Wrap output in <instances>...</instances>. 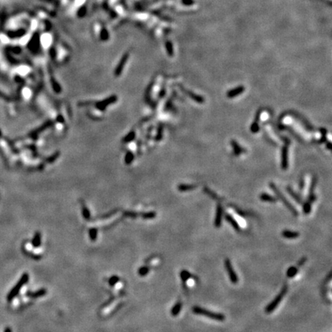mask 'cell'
I'll return each instance as SVG.
<instances>
[{"label": "cell", "mask_w": 332, "mask_h": 332, "mask_svg": "<svg viewBox=\"0 0 332 332\" xmlns=\"http://www.w3.org/2000/svg\"><path fill=\"white\" fill-rule=\"evenodd\" d=\"M306 261H307V258H303L301 259L300 261L298 262V266L302 265H303V264H304V262Z\"/></svg>", "instance_id": "25"}, {"label": "cell", "mask_w": 332, "mask_h": 332, "mask_svg": "<svg viewBox=\"0 0 332 332\" xmlns=\"http://www.w3.org/2000/svg\"><path fill=\"white\" fill-rule=\"evenodd\" d=\"M97 233H98V231L96 228H92L89 231V236H90V238L92 241H95L97 238Z\"/></svg>", "instance_id": "19"}, {"label": "cell", "mask_w": 332, "mask_h": 332, "mask_svg": "<svg viewBox=\"0 0 332 332\" xmlns=\"http://www.w3.org/2000/svg\"><path fill=\"white\" fill-rule=\"evenodd\" d=\"M5 332H11L10 329H9V328H7L6 330H5Z\"/></svg>", "instance_id": "26"}, {"label": "cell", "mask_w": 332, "mask_h": 332, "mask_svg": "<svg viewBox=\"0 0 332 332\" xmlns=\"http://www.w3.org/2000/svg\"><path fill=\"white\" fill-rule=\"evenodd\" d=\"M195 185H180L179 187V190L182 191V192H185V191H189L190 189H195Z\"/></svg>", "instance_id": "21"}, {"label": "cell", "mask_w": 332, "mask_h": 332, "mask_svg": "<svg viewBox=\"0 0 332 332\" xmlns=\"http://www.w3.org/2000/svg\"><path fill=\"white\" fill-rule=\"evenodd\" d=\"M28 275L27 274H24L23 275H22V278H21L20 281H19V282H18V284H16V286L12 289V291L10 292V294H9V295H8V300L9 301L12 300L13 297H15V296L17 295L18 291H20L21 288H22L24 284H25V283L28 281Z\"/></svg>", "instance_id": "5"}, {"label": "cell", "mask_w": 332, "mask_h": 332, "mask_svg": "<svg viewBox=\"0 0 332 332\" xmlns=\"http://www.w3.org/2000/svg\"><path fill=\"white\" fill-rule=\"evenodd\" d=\"M244 91H245V88H244L243 86L237 87V88H235V89H232V90L229 91V92L227 93V96L231 99V98H233V97H235L237 96V95L242 94Z\"/></svg>", "instance_id": "10"}, {"label": "cell", "mask_w": 332, "mask_h": 332, "mask_svg": "<svg viewBox=\"0 0 332 332\" xmlns=\"http://www.w3.org/2000/svg\"><path fill=\"white\" fill-rule=\"evenodd\" d=\"M32 245L34 246L35 248H37L38 247V246L40 245V244H41V235L39 232H37L36 234H35V237L33 238V239H32Z\"/></svg>", "instance_id": "14"}, {"label": "cell", "mask_w": 332, "mask_h": 332, "mask_svg": "<svg viewBox=\"0 0 332 332\" xmlns=\"http://www.w3.org/2000/svg\"><path fill=\"white\" fill-rule=\"evenodd\" d=\"M222 216H223V210H222V206L220 204H219L217 206V211H216V215L215 218V226L216 228H220L222 223Z\"/></svg>", "instance_id": "6"}, {"label": "cell", "mask_w": 332, "mask_h": 332, "mask_svg": "<svg viewBox=\"0 0 332 332\" xmlns=\"http://www.w3.org/2000/svg\"><path fill=\"white\" fill-rule=\"evenodd\" d=\"M287 190H288V193L290 194L291 195L292 198H293V199H294V200H295L296 202H297V203L302 204V200H301V197H299L298 195H297V194H296L295 192H294V191L292 190L291 188H288Z\"/></svg>", "instance_id": "16"}, {"label": "cell", "mask_w": 332, "mask_h": 332, "mask_svg": "<svg viewBox=\"0 0 332 332\" xmlns=\"http://www.w3.org/2000/svg\"><path fill=\"white\" fill-rule=\"evenodd\" d=\"M149 268L148 267H146V266H145V267H142L139 270V275L141 276H145L146 274L149 273Z\"/></svg>", "instance_id": "20"}, {"label": "cell", "mask_w": 332, "mask_h": 332, "mask_svg": "<svg viewBox=\"0 0 332 332\" xmlns=\"http://www.w3.org/2000/svg\"><path fill=\"white\" fill-rule=\"evenodd\" d=\"M82 212H83V216L85 219H90V213H89V210H88L85 207L83 208V211H82Z\"/></svg>", "instance_id": "23"}, {"label": "cell", "mask_w": 332, "mask_h": 332, "mask_svg": "<svg viewBox=\"0 0 332 332\" xmlns=\"http://www.w3.org/2000/svg\"><path fill=\"white\" fill-rule=\"evenodd\" d=\"M119 281V278L118 276H113V277H112L110 279H109V284H110V285H114V284H116L117 282Z\"/></svg>", "instance_id": "22"}, {"label": "cell", "mask_w": 332, "mask_h": 332, "mask_svg": "<svg viewBox=\"0 0 332 332\" xmlns=\"http://www.w3.org/2000/svg\"><path fill=\"white\" fill-rule=\"evenodd\" d=\"M155 217V212H150V213L145 214L143 215L144 219H153Z\"/></svg>", "instance_id": "24"}, {"label": "cell", "mask_w": 332, "mask_h": 332, "mask_svg": "<svg viewBox=\"0 0 332 332\" xmlns=\"http://www.w3.org/2000/svg\"><path fill=\"white\" fill-rule=\"evenodd\" d=\"M192 311L196 314L205 316V317L212 318L213 320H219V321H223L225 319V316L222 313H217V312L209 311L207 309L203 308V307H199V306H194L193 308H192Z\"/></svg>", "instance_id": "1"}, {"label": "cell", "mask_w": 332, "mask_h": 332, "mask_svg": "<svg viewBox=\"0 0 332 332\" xmlns=\"http://www.w3.org/2000/svg\"><path fill=\"white\" fill-rule=\"evenodd\" d=\"M288 167V148L284 146L281 152V168L286 169Z\"/></svg>", "instance_id": "9"}, {"label": "cell", "mask_w": 332, "mask_h": 332, "mask_svg": "<svg viewBox=\"0 0 332 332\" xmlns=\"http://www.w3.org/2000/svg\"><path fill=\"white\" fill-rule=\"evenodd\" d=\"M260 199L263 202H275L277 201V199H275L274 197L271 196V195H268L267 193H262L260 196Z\"/></svg>", "instance_id": "12"}, {"label": "cell", "mask_w": 332, "mask_h": 332, "mask_svg": "<svg viewBox=\"0 0 332 332\" xmlns=\"http://www.w3.org/2000/svg\"><path fill=\"white\" fill-rule=\"evenodd\" d=\"M225 218L226 221H227V222L230 224L234 228L235 230L238 231V232H240L241 231L240 226H239L238 223L236 222V220L234 219V217L232 215H230V214H226L225 215Z\"/></svg>", "instance_id": "7"}, {"label": "cell", "mask_w": 332, "mask_h": 332, "mask_svg": "<svg viewBox=\"0 0 332 332\" xmlns=\"http://www.w3.org/2000/svg\"><path fill=\"white\" fill-rule=\"evenodd\" d=\"M288 291V286L284 285V287L282 288L281 292L274 297V299L271 302L270 304L266 307L265 308V312L266 313H271L272 311H274L276 309V307L278 306V304H280V302L281 301L282 298L284 297V296L285 295V294Z\"/></svg>", "instance_id": "2"}, {"label": "cell", "mask_w": 332, "mask_h": 332, "mask_svg": "<svg viewBox=\"0 0 332 332\" xmlns=\"http://www.w3.org/2000/svg\"><path fill=\"white\" fill-rule=\"evenodd\" d=\"M180 276L182 281L184 282V284H185V282H187V281L189 279H190L192 278V274L186 270H182V272L180 273Z\"/></svg>", "instance_id": "13"}, {"label": "cell", "mask_w": 332, "mask_h": 332, "mask_svg": "<svg viewBox=\"0 0 332 332\" xmlns=\"http://www.w3.org/2000/svg\"><path fill=\"white\" fill-rule=\"evenodd\" d=\"M282 236L285 238L288 239H293V238H297L300 236V234L297 232H294V231H290V230H284L281 233Z\"/></svg>", "instance_id": "8"}, {"label": "cell", "mask_w": 332, "mask_h": 332, "mask_svg": "<svg viewBox=\"0 0 332 332\" xmlns=\"http://www.w3.org/2000/svg\"><path fill=\"white\" fill-rule=\"evenodd\" d=\"M225 267L226 271H227L228 274L229 278H230V281H232V283L237 284L238 281V278L237 274H236L235 270H234L233 267H232L231 261L228 258H226L225 261Z\"/></svg>", "instance_id": "4"}, {"label": "cell", "mask_w": 332, "mask_h": 332, "mask_svg": "<svg viewBox=\"0 0 332 332\" xmlns=\"http://www.w3.org/2000/svg\"><path fill=\"white\" fill-rule=\"evenodd\" d=\"M45 294H46V290L45 289H41V290L35 292V293H31L28 296H30L32 297H38L44 296Z\"/></svg>", "instance_id": "17"}, {"label": "cell", "mask_w": 332, "mask_h": 332, "mask_svg": "<svg viewBox=\"0 0 332 332\" xmlns=\"http://www.w3.org/2000/svg\"><path fill=\"white\" fill-rule=\"evenodd\" d=\"M303 209H304V213L306 214V215H308L310 213L311 211V205L310 202H307L304 204Z\"/></svg>", "instance_id": "18"}, {"label": "cell", "mask_w": 332, "mask_h": 332, "mask_svg": "<svg viewBox=\"0 0 332 332\" xmlns=\"http://www.w3.org/2000/svg\"><path fill=\"white\" fill-rule=\"evenodd\" d=\"M270 187L272 189H273V191H274V193H275L276 195H277V196H278V199H280V200L281 201V202H283V203L284 204V205H285L286 207H287L288 209L289 210H290L291 212V213L293 214V215H294L297 216V215H298V213H297V211H296V209H294V206L292 205L291 204L290 202H289L288 201L287 199H286L285 198H284V195H282L281 192L280 191L278 190V188H276L275 186H274V184H270Z\"/></svg>", "instance_id": "3"}, {"label": "cell", "mask_w": 332, "mask_h": 332, "mask_svg": "<svg viewBox=\"0 0 332 332\" xmlns=\"http://www.w3.org/2000/svg\"><path fill=\"white\" fill-rule=\"evenodd\" d=\"M182 303L181 301H178L176 304H175L173 307H172V311H171V314L174 317L179 315V314L180 313L181 310H182Z\"/></svg>", "instance_id": "11"}, {"label": "cell", "mask_w": 332, "mask_h": 332, "mask_svg": "<svg viewBox=\"0 0 332 332\" xmlns=\"http://www.w3.org/2000/svg\"><path fill=\"white\" fill-rule=\"evenodd\" d=\"M297 268L294 267V266H292L290 267L287 271V277L288 278H293L297 274Z\"/></svg>", "instance_id": "15"}]
</instances>
